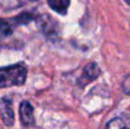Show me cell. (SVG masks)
<instances>
[{"instance_id": "cell-11", "label": "cell", "mask_w": 130, "mask_h": 129, "mask_svg": "<svg viewBox=\"0 0 130 129\" xmlns=\"http://www.w3.org/2000/svg\"><path fill=\"white\" fill-rule=\"evenodd\" d=\"M123 90L125 94H130V75H128L123 82Z\"/></svg>"}, {"instance_id": "cell-8", "label": "cell", "mask_w": 130, "mask_h": 129, "mask_svg": "<svg viewBox=\"0 0 130 129\" xmlns=\"http://www.w3.org/2000/svg\"><path fill=\"white\" fill-rule=\"evenodd\" d=\"M30 20H33V15L27 14V13H23V14L15 17V19H14V22L18 23V24H25V23H29Z\"/></svg>"}, {"instance_id": "cell-9", "label": "cell", "mask_w": 130, "mask_h": 129, "mask_svg": "<svg viewBox=\"0 0 130 129\" xmlns=\"http://www.w3.org/2000/svg\"><path fill=\"white\" fill-rule=\"evenodd\" d=\"M107 127H109V128H114V127H116V128H124V127H128V124H126V123H124V122H123V119L116 118V119L111 120V122L107 124Z\"/></svg>"}, {"instance_id": "cell-7", "label": "cell", "mask_w": 130, "mask_h": 129, "mask_svg": "<svg viewBox=\"0 0 130 129\" xmlns=\"http://www.w3.org/2000/svg\"><path fill=\"white\" fill-rule=\"evenodd\" d=\"M41 27L43 29V32L45 33V36H51L52 33H56V23L51 19V17L48 15H43L41 19Z\"/></svg>"}, {"instance_id": "cell-5", "label": "cell", "mask_w": 130, "mask_h": 129, "mask_svg": "<svg viewBox=\"0 0 130 129\" xmlns=\"http://www.w3.org/2000/svg\"><path fill=\"white\" fill-rule=\"evenodd\" d=\"M71 0H48V5L52 10L57 11L58 14L66 15Z\"/></svg>"}, {"instance_id": "cell-3", "label": "cell", "mask_w": 130, "mask_h": 129, "mask_svg": "<svg viewBox=\"0 0 130 129\" xmlns=\"http://www.w3.org/2000/svg\"><path fill=\"white\" fill-rule=\"evenodd\" d=\"M20 122L24 127H30L34 124V110L29 101H22L19 106Z\"/></svg>"}, {"instance_id": "cell-12", "label": "cell", "mask_w": 130, "mask_h": 129, "mask_svg": "<svg viewBox=\"0 0 130 129\" xmlns=\"http://www.w3.org/2000/svg\"><path fill=\"white\" fill-rule=\"evenodd\" d=\"M125 1H126V3H128V4L130 5V0H125Z\"/></svg>"}, {"instance_id": "cell-6", "label": "cell", "mask_w": 130, "mask_h": 129, "mask_svg": "<svg viewBox=\"0 0 130 129\" xmlns=\"http://www.w3.org/2000/svg\"><path fill=\"white\" fill-rule=\"evenodd\" d=\"M32 1H36V0H0V6L3 9L11 10L15 8H20V6H23L28 3H32Z\"/></svg>"}, {"instance_id": "cell-2", "label": "cell", "mask_w": 130, "mask_h": 129, "mask_svg": "<svg viewBox=\"0 0 130 129\" xmlns=\"http://www.w3.org/2000/svg\"><path fill=\"white\" fill-rule=\"evenodd\" d=\"M0 115L5 125L10 127L14 124V110L10 97H3L0 100Z\"/></svg>"}, {"instance_id": "cell-10", "label": "cell", "mask_w": 130, "mask_h": 129, "mask_svg": "<svg viewBox=\"0 0 130 129\" xmlns=\"http://www.w3.org/2000/svg\"><path fill=\"white\" fill-rule=\"evenodd\" d=\"M0 32H1L3 34H5V36L11 33V27L9 25V23H8L6 20L0 19Z\"/></svg>"}, {"instance_id": "cell-4", "label": "cell", "mask_w": 130, "mask_h": 129, "mask_svg": "<svg viewBox=\"0 0 130 129\" xmlns=\"http://www.w3.org/2000/svg\"><path fill=\"white\" fill-rule=\"evenodd\" d=\"M100 75V70H99V66L96 63H88L86 67L84 68V72L80 77V85L84 86L93 81L95 79H97V76Z\"/></svg>"}, {"instance_id": "cell-1", "label": "cell", "mask_w": 130, "mask_h": 129, "mask_svg": "<svg viewBox=\"0 0 130 129\" xmlns=\"http://www.w3.org/2000/svg\"><path fill=\"white\" fill-rule=\"evenodd\" d=\"M27 80V67L17 63L0 68V87L22 86Z\"/></svg>"}]
</instances>
